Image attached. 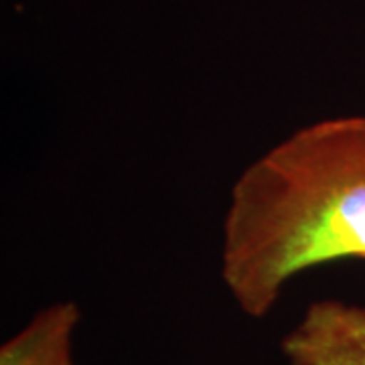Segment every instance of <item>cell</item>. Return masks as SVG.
<instances>
[{
  "label": "cell",
  "mask_w": 365,
  "mask_h": 365,
  "mask_svg": "<svg viewBox=\"0 0 365 365\" xmlns=\"http://www.w3.org/2000/svg\"><path fill=\"white\" fill-rule=\"evenodd\" d=\"M341 260H365V114L274 144L240 173L223 215L220 274L252 319L294 276Z\"/></svg>",
  "instance_id": "cell-1"
},
{
  "label": "cell",
  "mask_w": 365,
  "mask_h": 365,
  "mask_svg": "<svg viewBox=\"0 0 365 365\" xmlns=\"http://www.w3.org/2000/svg\"><path fill=\"white\" fill-rule=\"evenodd\" d=\"M79 319L73 300L49 304L0 347V365H76L73 333Z\"/></svg>",
  "instance_id": "cell-3"
},
{
  "label": "cell",
  "mask_w": 365,
  "mask_h": 365,
  "mask_svg": "<svg viewBox=\"0 0 365 365\" xmlns=\"http://www.w3.org/2000/svg\"><path fill=\"white\" fill-rule=\"evenodd\" d=\"M290 365H365V309L343 300H314L282 337Z\"/></svg>",
  "instance_id": "cell-2"
}]
</instances>
